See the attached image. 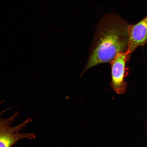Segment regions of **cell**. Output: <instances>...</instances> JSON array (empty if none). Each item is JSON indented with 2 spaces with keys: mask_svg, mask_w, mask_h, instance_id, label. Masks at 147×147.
<instances>
[{
  "mask_svg": "<svg viewBox=\"0 0 147 147\" xmlns=\"http://www.w3.org/2000/svg\"><path fill=\"white\" fill-rule=\"evenodd\" d=\"M127 51L119 53L110 62L111 69V81L110 86L115 92L123 94L126 92L127 84L125 78L128 74L126 67L128 61Z\"/></svg>",
  "mask_w": 147,
  "mask_h": 147,
  "instance_id": "3957f363",
  "label": "cell"
},
{
  "mask_svg": "<svg viewBox=\"0 0 147 147\" xmlns=\"http://www.w3.org/2000/svg\"><path fill=\"white\" fill-rule=\"evenodd\" d=\"M129 25L116 14H108L101 19L82 74L98 64L110 63L119 53L127 51Z\"/></svg>",
  "mask_w": 147,
  "mask_h": 147,
  "instance_id": "6da1fadb",
  "label": "cell"
},
{
  "mask_svg": "<svg viewBox=\"0 0 147 147\" xmlns=\"http://www.w3.org/2000/svg\"><path fill=\"white\" fill-rule=\"evenodd\" d=\"M1 104L0 102V105ZM5 111L6 110L0 113V147H11L23 140L35 139L36 136L34 133L21 132L27 125L32 122V119L28 118L17 125L12 126L19 113L16 112L9 118H3L1 116Z\"/></svg>",
  "mask_w": 147,
  "mask_h": 147,
  "instance_id": "7a4b0ae2",
  "label": "cell"
},
{
  "mask_svg": "<svg viewBox=\"0 0 147 147\" xmlns=\"http://www.w3.org/2000/svg\"><path fill=\"white\" fill-rule=\"evenodd\" d=\"M128 61L133 53L138 47H144L147 44V16L135 25H129Z\"/></svg>",
  "mask_w": 147,
  "mask_h": 147,
  "instance_id": "277c9868",
  "label": "cell"
}]
</instances>
